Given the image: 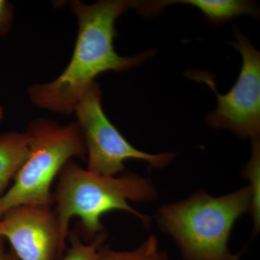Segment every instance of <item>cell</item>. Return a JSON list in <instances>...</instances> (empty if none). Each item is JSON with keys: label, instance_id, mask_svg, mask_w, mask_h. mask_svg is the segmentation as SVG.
Returning <instances> with one entry per match:
<instances>
[{"label": "cell", "instance_id": "cell-1", "mask_svg": "<svg viewBox=\"0 0 260 260\" xmlns=\"http://www.w3.org/2000/svg\"><path fill=\"white\" fill-rule=\"evenodd\" d=\"M130 1L103 0L85 5L72 1L70 8L78 19V38L69 64L50 83L28 88L34 105L59 114L75 112L94 79L107 71L124 72L139 67L153 56V51L122 56L114 47L115 22L130 8Z\"/></svg>", "mask_w": 260, "mask_h": 260}, {"label": "cell", "instance_id": "cell-2", "mask_svg": "<svg viewBox=\"0 0 260 260\" xmlns=\"http://www.w3.org/2000/svg\"><path fill=\"white\" fill-rule=\"evenodd\" d=\"M58 177L54 203H56L59 239L64 250L70 220L75 216L81 220L85 237L92 241L105 233L101 221L103 215L114 210L133 214L145 226L150 225L148 216L128 204V201L147 203L156 198V188L149 179L135 174L119 177L102 175L73 161L65 164Z\"/></svg>", "mask_w": 260, "mask_h": 260}, {"label": "cell", "instance_id": "cell-3", "mask_svg": "<svg viewBox=\"0 0 260 260\" xmlns=\"http://www.w3.org/2000/svg\"><path fill=\"white\" fill-rule=\"evenodd\" d=\"M251 200L248 186L220 197L200 190L162 205L155 218L184 260H239L229 249V237L238 219L251 211Z\"/></svg>", "mask_w": 260, "mask_h": 260}, {"label": "cell", "instance_id": "cell-4", "mask_svg": "<svg viewBox=\"0 0 260 260\" xmlns=\"http://www.w3.org/2000/svg\"><path fill=\"white\" fill-rule=\"evenodd\" d=\"M29 153L14 178V183L0 198V218L22 205L53 206L51 187L70 159H85L87 150L76 121L66 125L50 119H36L24 132Z\"/></svg>", "mask_w": 260, "mask_h": 260}, {"label": "cell", "instance_id": "cell-5", "mask_svg": "<svg viewBox=\"0 0 260 260\" xmlns=\"http://www.w3.org/2000/svg\"><path fill=\"white\" fill-rule=\"evenodd\" d=\"M75 113L86 146L87 169L90 172L115 177L124 170L126 160H142L160 169L177 156L173 153H145L130 144L106 116L99 84L93 83L85 92Z\"/></svg>", "mask_w": 260, "mask_h": 260}, {"label": "cell", "instance_id": "cell-6", "mask_svg": "<svg viewBox=\"0 0 260 260\" xmlns=\"http://www.w3.org/2000/svg\"><path fill=\"white\" fill-rule=\"evenodd\" d=\"M233 34L237 41L232 45L242 56V66L235 85L226 94L215 90L213 80L204 78L218 99L217 108L207 117L208 125L229 130L240 138H259L260 54L250 40L238 28Z\"/></svg>", "mask_w": 260, "mask_h": 260}, {"label": "cell", "instance_id": "cell-7", "mask_svg": "<svg viewBox=\"0 0 260 260\" xmlns=\"http://www.w3.org/2000/svg\"><path fill=\"white\" fill-rule=\"evenodd\" d=\"M0 237L8 240L19 260H60L55 210L47 205H22L0 218Z\"/></svg>", "mask_w": 260, "mask_h": 260}, {"label": "cell", "instance_id": "cell-8", "mask_svg": "<svg viewBox=\"0 0 260 260\" xmlns=\"http://www.w3.org/2000/svg\"><path fill=\"white\" fill-rule=\"evenodd\" d=\"M188 5L199 9L207 20L213 24L225 23L228 20L241 16L251 15L257 18L259 14L257 5L251 1L242 0H160L138 1L136 10L141 14H158L160 10L169 5Z\"/></svg>", "mask_w": 260, "mask_h": 260}, {"label": "cell", "instance_id": "cell-9", "mask_svg": "<svg viewBox=\"0 0 260 260\" xmlns=\"http://www.w3.org/2000/svg\"><path fill=\"white\" fill-rule=\"evenodd\" d=\"M28 140L24 133L0 135V198L9 189L17 173L28 158Z\"/></svg>", "mask_w": 260, "mask_h": 260}, {"label": "cell", "instance_id": "cell-10", "mask_svg": "<svg viewBox=\"0 0 260 260\" xmlns=\"http://www.w3.org/2000/svg\"><path fill=\"white\" fill-rule=\"evenodd\" d=\"M95 260H169L167 253L159 249L158 239L150 236L143 244L131 251H116L102 246Z\"/></svg>", "mask_w": 260, "mask_h": 260}, {"label": "cell", "instance_id": "cell-11", "mask_svg": "<svg viewBox=\"0 0 260 260\" xmlns=\"http://www.w3.org/2000/svg\"><path fill=\"white\" fill-rule=\"evenodd\" d=\"M244 177L250 181L251 197V208L250 213L252 215L253 234H256L260 227V143L259 138L252 140L251 155L250 160L246 164L244 170Z\"/></svg>", "mask_w": 260, "mask_h": 260}, {"label": "cell", "instance_id": "cell-12", "mask_svg": "<svg viewBox=\"0 0 260 260\" xmlns=\"http://www.w3.org/2000/svg\"><path fill=\"white\" fill-rule=\"evenodd\" d=\"M107 238L106 233L98 236L89 243L82 242L78 234H73L70 238V247L60 260H95L98 251Z\"/></svg>", "mask_w": 260, "mask_h": 260}, {"label": "cell", "instance_id": "cell-13", "mask_svg": "<svg viewBox=\"0 0 260 260\" xmlns=\"http://www.w3.org/2000/svg\"><path fill=\"white\" fill-rule=\"evenodd\" d=\"M13 22V5L5 0H0V37L10 32Z\"/></svg>", "mask_w": 260, "mask_h": 260}, {"label": "cell", "instance_id": "cell-14", "mask_svg": "<svg viewBox=\"0 0 260 260\" xmlns=\"http://www.w3.org/2000/svg\"><path fill=\"white\" fill-rule=\"evenodd\" d=\"M5 239L0 237V260H8V252L5 251Z\"/></svg>", "mask_w": 260, "mask_h": 260}, {"label": "cell", "instance_id": "cell-15", "mask_svg": "<svg viewBox=\"0 0 260 260\" xmlns=\"http://www.w3.org/2000/svg\"><path fill=\"white\" fill-rule=\"evenodd\" d=\"M8 260H19V259L13 251H10V252H8Z\"/></svg>", "mask_w": 260, "mask_h": 260}, {"label": "cell", "instance_id": "cell-16", "mask_svg": "<svg viewBox=\"0 0 260 260\" xmlns=\"http://www.w3.org/2000/svg\"><path fill=\"white\" fill-rule=\"evenodd\" d=\"M3 117H4V112H3V107L0 106V122L3 120Z\"/></svg>", "mask_w": 260, "mask_h": 260}]
</instances>
